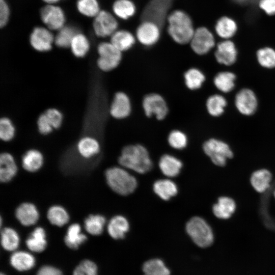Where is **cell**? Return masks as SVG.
I'll use <instances>...</instances> for the list:
<instances>
[{
    "mask_svg": "<svg viewBox=\"0 0 275 275\" xmlns=\"http://www.w3.org/2000/svg\"><path fill=\"white\" fill-rule=\"evenodd\" d=\"M118 162L121 167L139 174L146 173L153 167L147 149L139 144L128 145L123 147Z\"/></svg>",
    "mask_w": 275,
    "mask_h": 275,
    "instance_id": "cell-1",
    "label": "cell"
},
{
    "mask_svg": "<svg viewBox=\"0 0 275 275\" xmlns=\"http://www.w3.org/2000/svg\"><path fill=\"white\" fill-rule=\"evenodd\" d=\"M168 33L172 39L180 45L189 44L195 32L190 16L182 10H175L167 17Z\"/></svg>",
    "mask_w": 275,
    "mask_h": 275,
    "instance_id": "cell-2",
    "label": "cell"
},
{
    "mask_svg": "<svg viewBox=\"0 0 275 275\" xmlns=\"http://www.w3.org/2000/svg\"><path fill=\"white\" fill-rule=\"evenodd\" d=\"M105 176L110 188L121 196L130 195L134 191L138 186L136 179L122 167L107 169Z\"/></svg>",
    "mask_w": 275,
    "mask_h": 275,
    "instance_id": "cell-3",
    "label": "cell"
},
{
    "mask_svg": "<svg viewBox=\"0 0 275 275\" xmlns=\"http://www.w3.org/2000/svg\"><path fill=\"white\" fill-rule=\"evenodd\" d=\"M185 230L193 242L199 247H208L213 242L212 229L201 217L195 216L189 219L186 224Z\"/></svg>",
    "mask_w": 275,
    "mask_h": 275,
    "instance_id": "cell-4",
    "label": "cell"
},
{
    "mask_svg": "<svg viewBox=\"0 0 275 275\" xmlns=\"http://www.w3.org/2000/svg\"><path fill=\"white\" fill-rule=\"evenodd\" d=\"M202 148L212 162L220 167H225L227 160L234 156L230 146L226 142L216 138H210L205 141Z\"/></svg>",
    "mask_w": 275,
    "mask_h": 275,
    "instance_id": "cell-5",
    "label": "cell"
},
{
    "mask_svg": "<svg viewBox=\"0 0 275 275\" xmlns=\"http://www.w3.org/2000/svg\"><path fill=\"white\" fill-rule=\"evenodd\" d=\"M97 51L99 58L97 60V65L101 71H111L120 65L122 59V52L111 42L99 43Z\"/></svg>",
    "mask_w": 275,
    "mask_h": 275,
    "instance_id": "cell-6",
    "label": "cell"
},
{
    "mask_svg": "<svg viewBox=\"0 0 275 275\" xmlns=\"http://www.w3.org/2000/svg\"><path fill=\"white\" fill-rule=\"evenodd\" d=\"M174 1L149 0L142 12V21H152L161 27L167 21Z\"/></svg>",
    "mask_w": 275,
    "mask_h": 275,
    "instance_id": "cell-7",
    "label": "cell"
},
{
    "mask_svg": "<svg viewBox=\"0 0 275 275\" xmlns=\"http://www.w3.org/2000/svg\"><path fill=\"white\" fill-rule=\"evenodd\" d=\"M142 103L144 114L147 117H155L158 120H162L168 114L167 102L164 97L158 93L146 94L143 98Z\"/></svg>",
    "mask_w": 275,
    "mask_h": 275,
    "instance_id": "cell-8",
    "label": "cell"
},
{
    "mask_svg": "<svg viewBox=\"0 0 275 275\" xmlns=\"http://www.w3.org/2000/svg\"><path fill=\"white\" fill-rule=\"evenodd\" d=\"M189 44L196 54L203 56L214 47L215 42L212 33L207 28L201 26L195 30Z\"/></svg>",
    "mask_w": 275,
    "mask_h": 275,
    "instance_id": "cell-9",
    "label": "cell"
},
{
    "mask_svg": "<svg viewBox=\"0 0 275 275\" xmlns=\"http://www.w3.org/2000/svg\"><path fill=\"white\" fill-rule=\"evenodd\" d=\"M160 28L156 23L142 20L136 30V40L143 45L150 47L155 45L160 37Z\"/></svg>",
    "mask_w": 275,
    "mask_h": 275,
    "instance_id": "cell-10",
    "label": "cell"
},
{
    "mask_svg": "<svg viewBox=\"0 0 275 275\" xmlns=\"http://www.w3.org/2000/svg\"><path fill=\"white\" fill-rule=\"evenodd\" d=\"M234 104L240 114L250 116L257 111L258 101L255 93L252 90L243 88L235 95Z\"/></svg>",
    "mask_w": 275,
    "mask_h": 275,
    "instance_id": "cell-11",
    "label": "cell"
},
{
    "mask_svg": "<svg viewBox=\"0 0 275 275\" xmlns=\"http://www.w3.org/2000/svg\"><path fill=\"white\" fill-rule=\"evenodd\" d=\"M93 26L96 36L106 37L111 36L117 30L118 23L113 14L102 10L94 17Z\"/></svg>",
    "mask_w": 275,
    "mask_h": 275,
    "instance_id": "cell-12",
    "label": "cell"
},
{
    "mask_svg": "<svg viewBox=\"0 0 275 275\" xmlns=\"http://www.w3.org/2000/svg\"><path fill=\"white\" fill-rule=\"evenodd\" d=\"M41 18L48 29L59 30L64 26L65 16L59 7L48 4L41 10Z\"/></svg>",
    "mask_w": 275,
    "mask_h": 275,
    "instance_id": "cell-13",
    "label": "cell"
},
{
    "mask_svg": "<svg viewBox=\"0 0 275 275\" xmlns=\"http://www.w3.org/2000/svg\"><path fill=\"white\" fill-rule=\"evenodd\" d=\"M132 111V104L129 96L125 92L119 91L114 96L109 107L111 116L118 120L127 118Z\"/></svg>",
    "mask_w": 275,
    "mask_h": 275,
    "instance_id": "cell-14",
    "label": "cell"
},
{
    "mask_svg": "<svg viewBox=\"0 0 275 275\" xmlns=\"http://www.w3.org/2000/svg\"><path fill=\"white\" fill-rule=\"evenodd\" d=\"M54 40V37L49 29L40 26L35 28L30 37L32 47L40 52L50 50Z\"/></svg>",
    "mask_w": 275,
    "mask_h": 275,
    "instance_id": "cell-15",
    "label": "cell"
},
{
    "mask_svg": "<svg viewBox=\"0 0 275 275\" xmlns=\"http://www.w3.org/2000/svg\"><path fill=\"white\" fill-rule=\"evenodd\" d=\"M237 54L234 42L230 40H225L217 44L214 57L219 64L229 66L236 62Z\"/></svg>",
    "mask_w": 275,
    "mask_h": 275,
    "instance_id": "cell-16",
    "label": "cell"
},
{
    "mask_svg": "<svg viewBox=\"0 0 275 275\" xmlns=\"http://www.w3.org/2000/svg\"><path fill=\"white\" fill-rule=\"evenodd\" d=\"M15 215L20 224L25 227L34 225L37 223L40 217L37 207L29 202L20 204L15 210Z\"/></svg>",
    "mask_w": 275,
    "mask_h": 275,
    "instance_id": "cell-17",
    "label": "cell"
},
{
    "mask_svg": "<svg viewBox=\"0 0 275 275\" xmlns=\"http://www.w3.org/2000/svg\"><path fill=\"white\" fill-rule=\"evenodd\" d=\"M237 205L235 200L228 196L219 197L212 208L214 215L221 219L231 218L236 210Z\"/></svg>",
    "mask_w": 275,
    "mask_h": 275,
    "instance_id": "cell-18",
    "label": "cell"
},
{
    "mask_svg": "<svg viewBox=\"0 0 275 275\" xmlns=\"http://www.w3.org/2000/svg\"><path fill=\"white\" fill-rule=\"evenodd\" d=\"M17 166L13 155L3 152L0 155V180L7 183L11 181L17 172Z\"/></svg>",
    "mask_w": 275,
    "mask_h": 275,
    "instance_id": "cell-19",
    "label": "cell"
},
{
    "mask_svg": "<svg viewBox=\"0 0 275 275\" xmlns=\"http://www.w3.org/2000/svg\"><path fill=\"white\" fill-rule=\"evenodd\" d=\"M76 148L78 153L81 157L90 159L99 154L100 151V145L94 137L86 135L79 139Z\"/></svg>",
    "mask_w": 275,
    "mask_h": 275,
    "instance_id": "cell-20",
    "label": "cell"
},
{
    "mask_svg": "<svg viewBox=\"0 0 275 275\" xmlns=\"http://www.w3.org/2000/svg\"><path fill=\"white\" fill-rule=\"evenodd\" d=\"M272 175L266 169H260L255 171L251 175L250 183L254 189L262 194L266 192L270 186Z\"/></svg>",
    "mask_w": 275,
    "mask_h": 275,
    "instance_id": "cell-21",
    "label": "cell"
},
{
    "mask_svg": "<svg viewBox=\"0 0 275 275\" xmlns=\"http://www.w3.org/2000/svg\"><path fill=\"white\" fill-rule=\"evenodd\" d=\"M158 166L161 173L170 178L175 177L179 174L183 164L182 161L175 156L166 154L160 158Z\"/></svg>",
    "mask_w": 275,
    "mask_h": 275,
    "instance_id": "cell-22",
    "label": "cell"
},
{
    "mask_svg": "<svg viewBox=\"0 0 275 275\" xmlns=\"http://www.w3.org/2000/svg\"><path fill=\"white\" fill-rule=\"evenodd\" d=\"M129 228L128 219L121 215L112 217L107 225V231L109 235L115 239L123 238L128 232Z\"/></svg>",
    "mask_w": 275,
    "mask_h": 275,
    "instance_id": "cell-23",
    "label": "cell"
},
{
    "mask_svg": "<svg viewBox=\"0 0 275 275\" xmlns=\"http://www.w3.org/2000/svg\"><path fill=\"white\" fill-rule=\"evenodd\" d=\"M136 40L130 32L125 30H117L111 36L110 42L122 52L131 49Z\"/></svg>",
    "mask_w": 275,
    "mask_h": 275,
    "instance_id": "cell-24",
    "label": "cell"
},
{
    "mask_svg": "<svg viewBox=\"0 0 275 275\" xmlns=\"http://www.w3.org/2000/svg\"><path fill=\"white\" fill-rule=\"evenodd\" d=\"M22 166L27 172L34 173L39 171L44 163V157L42 153L34 149L26 151L22 157Z\"/></svg>",
    "mask_w": 275,
    "mask_h": 275,
    "instance_id": "cell-25",
    "label": "cell"
},
{
    "mask_svg": "<svg viewBox=\"0 0 275 275\" xmlns=\"http://www.w3.org/2000/svg\"><path fill=\"white\" fill-rule=\"evenodd\" d=\"M25 243L28 249L33 252L43 251L47 245L46 234L44 228H35L26 239Z\"/></svg>",
    "mask_w": 275,
    "mask_h": 275,
    "instance_id": "cell-26",
    "label": "cell"
},
{
    "mask_svg": "<svg viewBox=\"0 0 275 275\" xmlns=\"http://www.w3.org/2000/svg\"><path fill=\"white\" fill-rule=\"evenodd\" d=\"M154 193L163 200H169L175 196L178 191L176 184L169 179L156 180L153 184Z\"/></svg>",
    "mask_w": 275,
    "mask_h": 275,
    "instance_id": "cell-27",
    "label": "cell"
},
{
    "mask_svg": "<svg viewBox=\"0 0 275 275\" xmlns=\"http://www.w3.org/2000/svg\"><path fill=\"white\" fill-rule=\"evenodd\" d=\"M87 239V236L82 233L81 226L78 223L72 224L68 227L64 238L66 245L73 250L77 249Z\"/></svg>",
    "mask_w": 275,
    "mask_h": 275,
    "instance_id": "cell-28",
    "label": "cell"
},
{
    "mask_svg": "<svg viewBox=\"0 0 275 275\" xmlns=\"http://www.w3.org/2000/svg\"><path fill=\"white\" fill-rule=\"evenodd\" d=\"M236 76L234 73L224 71L217 73L214 77L213 82L215 87L223 93H228L235 88Z\"/></svg>",
    "mask_w": 275,
    "mask_h": 275,
    "instance_id": "cell-29",
    "label": "cell"
},
{
    "mask_svg": "<svg viewBox=\"0 0 275 275\" xmlns=\"http://www.w3.org/2000/svg\"><path fill=\"white\" fill-rule=\"evenodd\" d=\"M183 77L185 86L191 91L200 89L206 80L203 72L196 67L188 69L184 72Z\"/></svg>",
    "mask_w": 275,
    "mask_h": 275,
    "instance_id": "cell-30",
    "label": "cell"
},
{
    "mask_svg": "<svg viewBox=\"0 0 275 275\" xmlns=\"http://www.w3.org/2000/svg\"><path fill=\"white\" fill-rule=\"evenodd\" d=\"M227 105V99L219 94L209 96L206 101V110L208 113L213 117H219L223 115Z\"/></svg>",
    "mask_w": 275,
    "mask_h": 275,
    "instance_id": "cell-31",
    "label": "cell"
},
{
    "mask_svg": "<svg viewBox=\"0 0 275 275\" xmlns=\"http://www.w3.org/2000/svg\"><path fill=\"white\" fill-rule=\"evenodd\" d=\"M215 30L219 37L225 40H229L236 34L237 25L236 22L231 18L223 16L216 21Z\"/></svg>",
    "mask_w": 275,
    "mask_h": 275,
    "instance_id": "cell-32",
    "label": "cell"
},
{
    "mask_svg": "<svg viewBox=\"0 0 275 275\" xmlns=\"http://www.w3.org/2000/svg\"><path fill=\"white\" fill-rule=\"evenodd\" d=\"M10 263L19 271L28 270L35 265V260L31 254L23 251L16 252L10 257Z\"/></svg>",
    "mask_w": 275,
    "mask_h": 275,
    "instance_id": "cell-33",
    "label": "cell"
},
{
    "mask_svg": "<svg viewBox=\"0 0 275 275\" xmlns=\"http://www.w3.org/2000/svg\"><path fill=\"white\" fill-rule=\"evenodd\" d=\"M47 218L49 223L57 227H63L70 219L69 214L63 206L54 205L50 207L47 211Z\"/></svg>",
    "mask_w": 275,
    "mask_h": 275,
    "instance_id": "cell-34",
    "label": "cell"
},
{
    "mask_svg": "<svg viewBox=\"0 0 275 275\" xmlns=\"http://www.w3.org/2000/svg\"><path fill=\"white\" fill-rule=\"evenodd\" d=\"M112 9L117 17L124 20L132 17L136 12V6L131 0H116Z\"/></svg>",
    "mask_w": 275,
    "mask_h": 275,
    "instance_id": "cell-35",
    "label": "cell"
},
{
    "mask_svg": "<svg viewBox=\"0 0 275 275\" xmlns=\"http://www.w3.org/2000/svg\"><path fill=\"white\" fill-rule=\"evenodd\" d=\"M106 224L105 217L100 214H90L84 221L86 231L93 236L101 234Z\"/></svg>",
    "mask_w": 275,
    "mask_h": 275,
    "instance_id": "cell-36",
    "label": "cell"
},
{
    "mask_svg": "<svg viewBox=\"0 0 275 275\" xmlns=\"http://www.w3.org/2000/svg\"><path fill=\"white\" fill-rule=\"evenodd\" d=\"M1 242L4 249L8 251H14L19 244V234L14 229L5 227L1 231Z\"/></svg>",
    "mask_w": 275,
    "mask_h": 275,
    "instance_id": "cell-37",
    "label": "cell"
},
{
    "mask_svg": "<svg viewBox=\"0 0 275 275\" xmlns=\"http://www.w3.org/2000/svg\"><path fill=\"white\" fill-rule=\"evenodd\" d=\"M90 46V42L87 37L83 34L77 32L73 37L69 47L74 56L82 58L88 52Z\"/></svg>",
    "mask_w": 275,
    "mask_h": 275,
    "instance_id": "cell-38",
    "label": "cell"
},
{
    "mask_svg": "<svg viewBox=\"0 0 275 275\" xmlns=\"http://www.w3.org/2000/svg\"><path fill=\"white\" fill-rule=\"evenodd\" d=\"M144 274L149 275H170V271L163 262L159 259H152L145 262L143 265Z\"/></svg>",
    "mask_w": 275,
    "mask_h": 275,
    "instance_id": "cell-39",
    "label": "cell"
},
{
    "mask_svg": "<svg viewBox=\"0 0 275 275\" xmlns=\"http://www.w3.org/2000/svg\"><path fill=\"white\" fill-rule=\"evenodd\" d=\"M259 64L264 68H275V49L270 47H264L258 49L256 53Z\"/></svg>",
    "mask_w": 275,
    "mask_h": 275,
    "instance_id": "cell-40",
    "label": "cell"
},
{
    "mask_svg": "<svg viewBox=\"0 0 275 275\" xmlns=\"http://www.w3.org/2000/svg\"><path fill=\"white\" fill-rule=\"evenodd\" d=\"M58 31V33L54 37L55 44L61 48L70 47L71 42L77 33L75 28L69 25L64 26Z\"/></svg>",
    "mask_w": 275,
    "mask_h": 275,
    "instance_id": "cell-41",
    "label": "cell"
},
{
    "mask_svg": "<svg viewBox=\"0 0 275 275\" xmlns=\"http://www.w3.org/2000/svg\"><path fill=\"white\" fill-rule=\"evenodd\" d=\"M167 140L170 146L176 150H182L188 144L187 135L179 129H174L170 131Z\"/></svg>",
    "mask_w": 275,
    "mask_h": 275,
    "instance_id": "cell-42",
    "label": "cell"
},
{
    "mask_svg": "<svg viewBox=\"0 0 275 275\" xmlns=\"http://www.w3.org/2000/svg\"><path fill=\"white\" fill-rule=\"evenodd\" d=\"M77 8L81 14L88 17H95L100 11L97 0H78Z\"/></svg>",
    "mask_w": 275,
    "mask_h": 275,
    "instance_id": "cell-43",
    "label": "cell"
},
{
    "mask_svg": "<svg viewBox=\"0 0 275 275\" xmlns=\"http://www.w3.org/2000/svg\"><path fill=\"white\" fill-rule=\"evenodd\" d=\"M15 134V128L11 120L3 117L0 120V138L4 142L12 140Z\"/></svg>",
    "mask_w": 275,
    "mask_h": 275,
    "instance_id": "cell-44",
    "label": "cell"
},
{
    "mask_svg": "<svg viewBox=\"0 0 275 275\" xmlns=\"http://www.w3.org/2000/svg\"><path fill=\"white\" fill-rule=\"evenodd\" d=\"M73 275H97V266L91 260H83L75 268Z\"/></svg>",
    "mask_w": 275,
    "mask_h": 275,
    "instance_id": "cell-45",
    "label": "cell"
},
{
    "mask_svg": "<svg viewBox=\"0 0 275 275\" xmlns=\"http://www.w3.org/2000/svg\"><path fill=\"white\" fill-rule=\"evenodd\" d=\"M44 113L54 129L60 127L63 121V115L59 109L56 108H49Z\"/></svg>",
    "mask_w": 275,
    "mask_h": 275,
    "instance_id": "cell-46",
    "label": "cell"
},
{
    "mask_svg": "<svg viewBox=\"0 0 275 275\" xmlns=\"http://www.w3.org/2000/svg\"><path fill=\"white\" fill-rule=\"evenodd\" d=\"M39 132L44 135L48 134L54 129L44 113L41 114L37 121Z\"/></svg>",
    "mask_w": 275,
    "mask_h": 275,
    "instance_id": "cell-47",
    "label": "cell"
},
{
    "mask_svg": "<svg viewBox=\"0 0 275 275\" xmlns=\"http://www.w3.org/2000/svg\"><path fill=\"white\" fill-rule=\"evenodd\" d=\"M9 8L5 0H0V26H4L9 17Z\"/></svg>",
    "mask_w": 275,
    "mask_h": 275,
    "instance_id": "cell-48",
    "label": "cell"
},
{
    "mask_svg": "<svg viewBox=\"0 0 275 275\" xmlns=\"http://www.w3.org/2000/svg\"><path fill=\"white\" fill-rule=\"evenodd\" d=\"M259 6L267 15H275V0H260Z\"/></svg>",
    "mask_w": 275,
    "mask_h": 275,
    "instance_id": "cell-49",
    "label": "cell"
},
{
    "mask_svg": "<svg viewBox=\"0 0 275 275\" xmlns=\"http://www.w3.org/2000/svg\"><path fill=\"white\" fill-rule=\"evenodd\" d=\"M37 275H62L59 269L50 266H44L38 271Z\"/></svg>",
    "mask_w": 275,
    "mask_h": 275,
    "instance_id": "cell-50",
    "label": "cell"
},
{
    "mask_svg": "<svg viewBox=\"0 0 275 275\" xmlns=\"http://www.w3.org/2000/svg\"><path fill=\"white\" fill-rule=\"evenodd\" d=\"M233 1H234L235 2L238 4L245 5V4H249L253 3L257 0H233Z\"/></svg>",
    "mask_w": 275,
    "mask_h": 275,
    "instance_id": "cell-51",
    "label": "cell"
},
{
    "mask_svg": "<svg viewBox=\"0 0 275 275\" xmlns=\"http://www.w3.org/2000/svg\"><path fill=\"white\" fill-rule=\"evenodd\" d=\"M44 2L47 4L52 5L53 4L56 3L59 0H43Z\"/></svg>",
    "mask_w": 275,
    "mask_h": 275,
    "instance_id": "cell-52",
    "label": "cell"
},
{
    "mask_svg": "<svg viewBox=\"0 0 275 275\" xmlns=\"http://www.w3.org/2000/svg\"><path fill=\"white\" fill-rule=\"evenodd\" d=\"M273 196H274V197L275 198V189H274V190L273 191Z\"/></svg>",
    "mask_w": 275,
    "mask_h": 275,
    "instance_id": "cell-53",
    "label": "cell"
},
{
    "mask_svg": "<svg viewBox=\"0 0 275 275\" xmlns=\"http://www.w3.org/2000/svg\"><path fill=\"white\" fill-rule=\"evenodd\" d=\"M1 275H5V274L3 273H1Z\"/></svg>",
    "mask_w": 275,
    "mask_h": 275,
    "instance_id": "cell-54",
    "label": "cell"
},
{
    "mask_svg": "<svg viewBox=\"0 0 275 275\" xmlns=\"http://www.w3.org/2000/svg\"><path fill=\"white\" fill-rule=\"evenodd\" d=\"M144 275H149V274H144Z\"/></svg>",
    "mask_w": 275,
    "mask_h": 275,
    "instance_id": "cell-55",
    "label": "cell"
}]
</instances>
